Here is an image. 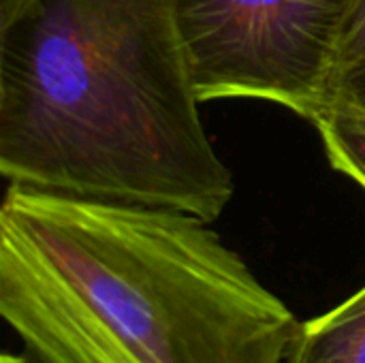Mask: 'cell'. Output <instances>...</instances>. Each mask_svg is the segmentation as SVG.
I'll list each match as a JSON object with an SVG mask.
<instances>
[{"mask_svg":"<svg viewBox=\"0 0 365 363\" xmlns=\"http://www.w3.org/2000/svg\"><path fill=\"white\" fill-rule=\"evenodd\" d=\"M207 225L9 184L0 315L38 363H284L299 321Z\"/></svg>","mask_w":365,"mask_h":363,"instance_id":"obj_1","label":"cell"},{"mask_svg":"<svg viewBox=\"0 0 365 363\" xmlns=\"http://www.w3.org/2000/svg\"><path fill=\"white\" fill-rule=\"evenodd\" d=\"M9 184L214 223L233 178L212 148L169 0H34L0 24Z\"/></svg>","mask_w":365,"mask_h":363,"instance_id":"obj_2","label":"cell"},{"mask_svg":"<svg viewBox=\"0 0 365 363\" xmlns=\"http://www.w3.org/2000/svg\"><path fill=\"white\" fill-rule=\"evenodd\" d=\"M199 103L263 98L314 122L355 0H169Z\"/></svg>","mask_w":365,"mask_h":363,"instance_id":"obj_3","label":"cell"},{"mask_svg":"<svg viewBox=\"0 0 365 363\" xmlns=\"http://www.w3.org/2000/svg\"><path fill=\"white\" fill-rule=\"evenodd\" d=\"M284 363H365V285L329 312L299 323Z\"/></svg>","mask_w":365,"mask_h":363,"instance_id":"obj_4","label":"cell"},{"mask_svg":"<svg viewBox=\"0 0 365 363\" xmlns=\"http://www.w3.org/2000/svg\"><path fill=\"white\" fill-rule=\"evenodd\" d=\"M329 109L365 111V0H355L340 41L327 90Z\"/></svg>","mask_w":365,"mask_h":363,"instance_id":"obj_5","label":"cell"},{"mask_svg":"<svg viewBox=\"0 0 365 363\" xmlns=\"http://www.w3.org/2000/svg\"><path fill=\"white\" fill-rule=\"evenodd\" d=\"M312 124L331 167L365 190V111L329 109Z\"/></svg>","mask_w":365,"mask_h":363,"instance_id":"obj_6","label":"cell"},{"mask_svg":"<svg viewBox=\"0 0 365 363\" xmlns=\"http://www.w3.org/2000/svg\"><path fill=\"white\" fill-rule=\"evenodd\" d=\"M0 363H38L30 355H15V353H2Z\"/></svg>","mask_w":365,"mask_h":363,"instance_id":"obj_7","label":"cell"}]
</instances>
